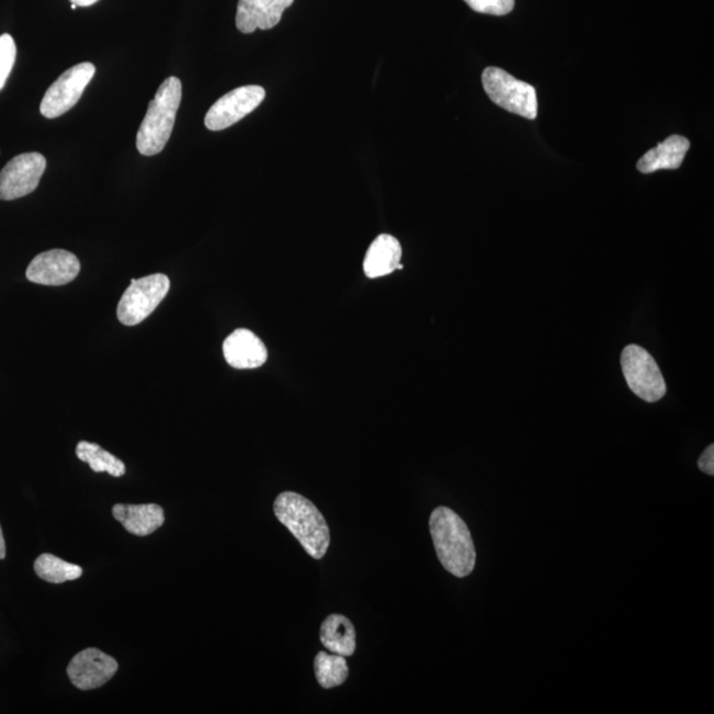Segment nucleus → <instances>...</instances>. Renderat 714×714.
Instances as JSON below:
<instances>
[{"label":"nucleus","instance_id":"f257e3e1","mask_svg":"<svg viewBox=\"0 0 714 714\" xmlns=\"http://www.w3.org/2000/svg\"><path fill=\"white\" fill-rule=\"evenodd\" d=\"M437 556L449 574L463 578L473 574L476 551L468 526L452 508H435L429 520Z\"/></svg>","mask_w":714,"mask_h":714},{"label":"nucleus","instance_id":"f03ea898","mask_svg":"<svg viewBox=\"0 0 714 714\" xmlns=\"http://www.w3.org/2000/svg\"><path fill=\"white\" fill-rule=\"evenodd\" d=\"M274 513L308 555L315 559L326 556L331 543L330 529L311 500L297 492H282L274 501Z\"/></svg>","mask_w":714,"mask_h":714},{"label":"nucleus","instance_id":"7ed1b4c3","mask_svg":"<svg viewBox=\"0 0 714 714\" xmlns=\"http://www.w3.org/2000/svg\"><path fill=\"white\" fill-rule=\"evenodd\" d=\"M182 93V82L177 77H169L159 87L137 134V149L141 156H157L169 144Z\"/></svg>","mask_w":714,"mask_h":714},{"label":"nucleus","instance_id":"20e7f679","mask_svg":"<svg viewBox=\"0 0 714 714\" xmlns=\"http://www.w3.org/2000/svg\"><path fill=\"white\" fill-rule=\"evenodd\" d=\"M481 82L488 98L505 111L526 120L537 117L536 89L524 81L514 79L500 68H486Z\"/></svg>","mask_w":714,"mask_h":714},{"label":"nucleus","instance_id":"39448f33","mask_svg":"<svg viewBox=\"0 0 714 714\" xmlns=\"http://www.w3.org/2000/svg\"><path fill=\"white\" fill-rule=\"evenodd\" d=\"M170 279L165 274H151L145 279L133 280L120 301L118 320L125 326H137L157 310L167 293Z\"/></svg>","mask_w":714,"mask_h":714},{"label":"nucleus","instance_id":"423d86ee","mask_svg":"<svg viewBox=\"0 0 714 714\" xmlns=\"http://www.w3.org/2000/svg\"><path fill=\"white\" fill-rule=\"evenodd\" d=\"M621 364L623 376L633 394L647 403H656L665 397V377L651 353L641 345L630 344L622 352Z\"/></svg>","mask_w":714,"mask_h":714},{"label":"nucleus","instance_id":"0eeeda50","mask_svg":"<svg viewBox=\"0 0 714 714\" xmlns=\"http://www.w3.org/2000/svg\"><path fill=\"white\" fill-rule=\"evenodd\" d=\"M95 75L92 63H81L69 68L50 86L44 94L41 113L45 118L60 117L80 101L83 90Z\"/></svg>","mask_w":714,"mask_h":714},{"label":"nucleus","instance_id":"6e6552de","mask_svg":"<svg viewBox=\"0 0 714 714\" xmlns=\"http://www.w3.org/2000/svg\"><path fill=\"white\" fill-rule=\"evenodd\" d=\"M265 89L259 86H247L231 90L223 95L205 115V127L211 132H222L234 126L256 111L265 100Z\"/></svg>","mask_w":714,"mask_h":714},{"label":"nucleus","instance_id":"1a4fd4ad","mask_svg":"<svg viewBox=\"0 0 714 714\" xmlns=\"http://www.w3.org/2000/svg\"><path fill=\"white\" fill-rule=\"evenodd\" d=\"M47 167V160L38 152H25L11 159L0 171V201H15L32 194Z\"/></svg>","mask_w":714,"mask_h":714},{"label":"nucleus","instance_id":"9d476101","mask_svg":"<svg viewBox=\"0 0 714 714\" xmlns=\"http://www.w3.org/2000/svg\"><path fill=\"white\" fill-rule=\"evenodd\" d=\"M118 671V662L99 648H87L70 660L68 677L81 691L105 685Z\"/></svg>","mask_w":714,"mask_h":714},{"label":"nucleus","instance_id":"9b49d317","mask_svg":"<svg viewBox=\"0 0 714 714\" xmlns=\"http://www.w3.org/2000/svg\"><path fill=\"white\" fill-rule=\"evenodd\" d=\"M81 263L68 250L53 249L35 257L27 269V280L37 285L64 286L80 274Z\"/></svg>","mask_w":714,"mask_h":714},{"label":"nucleus","instance_id":"f8f14e48","mask_svg":"<svg viewBox=\"0 0 714 714\" xmlns=\"http://www.w3.org/2000/svg\"><path fill=\"white\" fill-rule=\"evenodd\" d=\"M294 0H238L236 25L242 34L272 30Z\"/></svg>","mask_w":714,"mask_h":714},{"label":"nucleus","instance_id":"ddd939ff","mask_svg":"<svg viewBox=\"0 0 714 714\" xmlns=\"http://www.w3.org/2000/svg\"><path fill=\"white\" fill-rule=\"evenodd\" d=\"M224 358L236 370L260 369L267 363L268 350L262 340L247 328H238L225 339Z\"/></svg>","mask_w":714,"mask_h":714},{"label":"nucleus","instance_id":"4468645a","mask_svg":"<svg viewBox=\"0 0 714 714\" xmlns=\"http://www.w3.org/2000/svg\"><path fill=\"white\" fill-rule=\"evenodd\" d=\"M400 241L390 235H379L371 243L364 259V273L369 279L389 275L397 269H404Z\"/></svg>","mask_w":714,"mask_h":714},{"label":"nucleus","instance_id":"2eb2a0df","mask_svg":"<svg viewBox=\"0 0 714 714\" xmlns=\"http://www.w3.org/2000/svg\"><path fill=\"white\" fill-rule=\"evenodd\" d=\"M113 517L135 536H149L165 524V511L158 505H115Z\"/></svg>","mask_w":714,"mask_h":714},{"label":"nucleus","instance_id":"dca6fc26","mask_svg":"<svg viewBox=\"0 0 714 714\" xmlns=\"http://www.w3.org/2000/svg\"><path fill=\"white\" fill-rule=\"evenodd\" d=\"M691 144L681 135H671L662 144L649 150L639 159L636 169L642 173H653L659 170H678L690 150Z\"/></svg>","mask_w":714,"mask_h":714},{"label":"nucleus","instance_id":"f3484780","mask_svg":"<svg viewBox=\"0 0 714 714\" xmlns=\"http://www.w3.org/2000/svg\"><path fill=\"white\" fill-rule=\"evenodd\" d=\"M320 642L332 654L352 656L356 649L355 627L342 614L327 616L321 623Z\"/></svg>","mask_w":714,"mask_h":714},{"label":"nucleus","instance_id":"a211bd4d","mask_svg":"<svg viewBox=\"0 0 714 714\" xmlns=\"http://www.w3.org/2000/svg\"><path fill=\"white\" fill-rule=\"evenodd\" d=\"M315 678L325 690H331L345 683L349 679L350 668L345 656L320 651L314 660Z\"/></svg>","mask_w":714,"mask_h":714},{"label":"nucleus","instance_id":"6ab92c4d","mask_svg":"<svg viewBox=\"0 0 714 714\" xmlns=\"http://www.w3.org/2000/svg\"><path fill=\"white\" fill-rule=\"evenodd\" d=\"M77 458L87 462L94 473H107L115 478L124 476L126 473L125 463L114 456L112 453L106 452L95 443L87 441L79 442L76 449Z\"/></svg>","mask_w":714,"mask_h":714},{"label":"nucleus","instance_id":"aec40b11","mask_svg":"<svg viewBox=\"0 0 714 714\" xmlns=\"http://www.w3.org/2000/svg\"><path fill=\"white\" fill-rule=\"evenodd\" d=\"M35 571L42 580L50 583H64L77 580L82 576V568L79 565L64 562V559L44 553L35 562Z\"/></svg>","mask_w":714,"mask_h":714},{"label":"nucleus","instance_id":"412c9836","mask_svg":"<svg viewBox=\"0 0 714 714\" xmlns=\"http://www.w3.org/2000/svg\"><path fill=\"white\" fill-rule=\"evenodd\" d=\"M16 61V44L11 35L0 36V90L8 82Z\"/></svg>","mask_w":714,"mask_h":714},{"label":"nucleus","instance_id":"4be33fe9","mask_svg":"<svg viewBox=\"0 0 714 714\" xmlns=\"http://www.w3.org/2000/svg\"><path fill=\"white\" fill-rule=\"evenodd\" d=\"M469 9L480 14L503 16L514 8V0H465Z\"/></svg>","mask_w":714,"mask_h":714},{"label":"nucleus","instance_id":"5701e85b","mask_svg":"<svg viewBox=\"0 0 714 714\" xmlns=\"http://www.w3.org/2000/svg\"><path fill=\"white\" fill-rule=\"evenodd\" d=\"M698 465L701 472L713 476L714 475V446H707L705 452L701 454Z\"/></svg>","mask_w":714,"mask_h":714},{"label":"nucleus","instance_id":"b1692460","mask_svg":"<svg viewBox=\"0 0 714 714\" xmlns=\"http://www.w3.org/2000/svg\"><path fill=\"white\" fill-rule=\"evenodd\" d=\"M73 4L77 5V8H89V5H93L94 3H98L99 0H70Z\"/></svg>","mask_w":714,"mask_h":714},{"label":"nucleus","instance_id":"393cba45","mask_svg":"<svg viewBox=\"0 0 714 714\" xmlns=\"http://www.w3.org/2000/svg\"><path fill=\"white\" fill-rule=\"evenodd\" d=\"M5 558V543L2 529H0V559Z\"/></svg>","mask_w":714,"mask_h":714},{"label":"nucleus","instance_id":"a878e982","mask_svg":"<svg viewBox=\"0 0 714 714\" xmlns=\"http://www.w3.org/2000/svg\"><path fill=\"white\" fill-rule=\"evenodd\" d=\"M70 9L75 11L77 9V5L72 3V5H70Z\"/></svg>","mask_w":714,"mask_h":714}]
</instances>
